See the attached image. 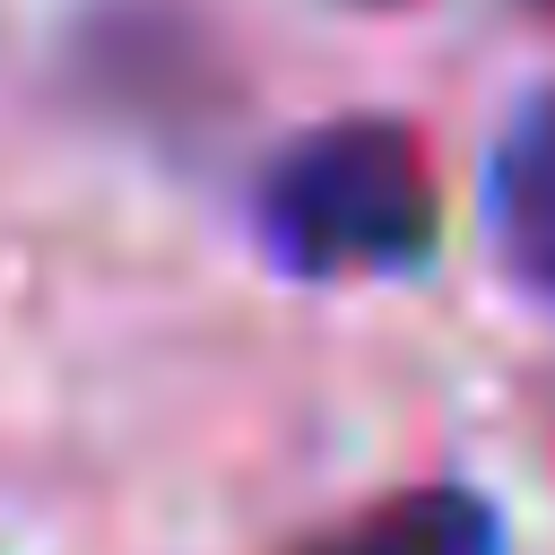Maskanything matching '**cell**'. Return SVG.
<instances>
[{"label": "cell", "instance_id": "cell-1", "mask_svg": "<svg viewBox=\"0 0 555 555\" xmlns=\"http://www.w3.org/2000/svg\"><path fill=\"white\" fill-rule=\"evenodd\" d=\"M442 234L434 156L390 113H347L304 130L260 173V243L295 278H390Z\"/></svg>", "mask_w": 555, "mask_h": 555}, {"label": "cell", "instance_id": "cell-3", "mask_svg": "<svg viewBox=\"0 0 555 555\" xmlns=\"http://www.w3.org/2000/svg\"><path fill=\"white\" fill-rule=\"evenodd\" d=\"M304 555H503V512L468 486H399L321 529Z\"/></svg>", "mask_w": 555, "mask_h": 555}, {"label": "cell", "instance_id": "cell-2", "mask_svg": "<svg viewBox=\"0 0 555 555\" xmlns=\"http://www.w3.org/2000/svg\"><path fill=\"white\" fill-rule=\"evenodd\" d=\"M486 243L520 295L555 304V87H538L486 156Z\"/></svg>", "mask_w": 555, "mask_h": 555}, {"label": "cell", "instance_id": "cell-4", "mask_svg": "<svg viewBox=\"0 0 555 555\" xmlns=\"http://www.w3.org/2000/svg\"><path fill=\"white\" fill-rule=\"evenodd\" d=\"M538 9H555V0H538Z\"/></svg>", "mask_w": 555, "mask_h": 555}]
</instances>
